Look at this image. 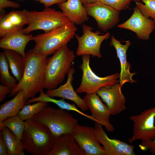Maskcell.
<instances>
[{
    "mask_svg": "<svg viewBox=\"0 0 155 155\" xmlns=\"http://www.w3.org/2000/svg\"><path fill=\"white\" fill-rule=\"evenodd\" d=\"M25 67L21 80L12 89L9 96L16 95L23 90L25 101L34 98L36 94L43 90L45 70L47 56L37 54L33 49L26 53Z\"/></svg>",
    "mask_w": 155,
    "mask_h": 155,
    "instance_id": "6da1fadb",
    "label": "cell"
},
{
    "mask_svg": "<svg viewBox=\"0 0 155 155\" xmlns=\"http://www.w3.org/2000/svg\"><path fill=\"white\" fill-rule=\"evenodd\" d=\"M25 123L22 140L24 150L34 155H48L57 137L42 123L32 119Z\"/></svg>",
    "mask_w": 155,
    "mask_h": 155,
    "instance_id": "7a4b0ae2",
    "label": "cell"
},
{
    "mask_svg": "<svg viewBox=\"0 0 155 155\" xmlns=\"http://www.w3.org/2000/svg\"><path fill=\"white\" fill-rule=\"evenodd\" d=\"M73 50L65 45L48 58L45 67L44 88H56L64 80L72 67L75 58Z\"/></svg>",
    "mask_w": 155,
    "mask_h": 155,
    "instance_id": "3957f363",
    "label": "cell"
},
{
    "mask_svg": "<svg viewBox=\"0 0 155 155\" xmlns=\"http://www.w3.org/2000/svg\"><path fill=\"white\" fill-rule=\"evenodd\" d=\"M77 30L75 24L70 22L49 31L33 36L32 40L35 44L33 49L39 55L48 56L67 45L74 36Z\"/></svg>",
    "mask_w": 155,
    "mask_h": 155,
    "instance_id": "277c9868",
    "label": "cell"
},
{
    "mask_svg": "<svg viewBox=\"0 0 155 155\" xmlns=\"http://www.w3.org/2000/svg\"><path fill=\"white\" fill-rule=\"evenodd\" d=\"M25 17L27 27L22 32L28 34L36 30L46 32L63 26L70 21L62 12L49 7H45L40 11L22 10Z\"/></svg>",
    "mask_w": 155,
    "mask_h": 155,
    "instance_id": "5b68a950",
    "label": "cell"
},
{
    "mask_svg": "<svg viewBox=\"0 0 155 155\" xmlns=\"http://www.w3.org/2000/svg\"><path fill=\"white\" fill-rule=\"evenodd\" d=\"M32 119L45 125L56 137L72 133L78 121L66 110L55 109L47 105L35 115Z\"/></svg>",
    "mask_w": 155,
    "mask_h": 155,
    "instance_id": "8992f818",
    "label": "cell"
},
{
    "mask_svg": "<svg viewBox=\"0 0 155 155\" xmlns=\"http://www.w3.org/2000/svg\"><path fill=\"white\" fill-rule=\"evenodd\" d=\"M90 55L82 56V62L79 67L82 71V75L80 84L75 90L77 94L96 93L102 88L119 82L118 73L103 77L96 75L90 67Z\"/></svg>",
    "mask_w": 155,
    "mask_h": 155,
    "instance_id": "52a82bcc",
    "label": "cell"
},
{
    "mask_svg": "<svg viewBox=\"0 0 155 155\" xmlns=\"http://www.w3.org/2000/svg\"><path fill=\"white\" fill-rule=\"evenodd\" d=\"M83 34L80 36L75 34L74 37L78 43L76 54L78 56L91 55L99 58L102 57L100 47L102 42L108 38L111 35L109 32L100 35V32L92 31L93 28L85 24H82Z\"/></svg>",
    "mask_w": 155,
    "mask_h": 155,
    "instance_id": "ba28073f",
    "label": "cell"
},
{
    "mask_svg": "<svg viewBox=\"0 0 155 155\" xmlns=\"http://www.w3.org/2000/svg\"><path fill=\"white\" fill-rule=\"evenodd\" d=\"M129 119L133 123L132 136L128 139L130 144L137 140L146 141L155 138V107L131 116Z\"/></svg>",
    "mask_w": 155,
    "mask_h": 155,
    "instance_id": "9c48e42d",
    "label": "cell"
},
{
    "mask_svg": "<svg viewBox=\"0 0 155 155\" xmlns=\"http://www.w3.org/2000/svg\"><path fill=\"white\" fill-rule=\"evenodd\" d=\"M84 7L88 15L95 19L98 27L103 31L111 29L119 21L120 11L98 1Z\"/></svg>",
    "mask_w": 155,
    "mask_h": 155,
    "instance_id": "30bf717a",
    "label": "cell"
},
{
    "mask_svg": "<svg viewBox=\"0 0 155 155\" xmlns=\"http://www.w3.org/2000/svg\"><path fill=\"white\" fill-rule=\"evenodd\" d=\"M72 133L85 155H106L96 135L94 128L81 125L78 123Z\"/></svg>",
    "mask_w": 155,
    "mask_h": 155,
    "instance_id": "8fae6325",
    "label": "cell"
},
{
    "mask_svg": "<svg viewBox=\"0 0 155 155\" xmlns=\"http://www.w3.org/2000/svg\"><path fill=\"white\" fill-rule=\"evenodd\" d=\"M118 27L131 30L136 34L139 39L146 40L149 39L150 34L155 30V22L144 16L136 6L131 17Z\"/></svg>",
    "mask_w": 155,
    "mask_h": 155,
    "instance_id": "7c38bea8",
    "label": "cell"
},
{
    "mask_svg": "<svg viewBox=\"0 0 155 155\" xmlns=\"http://www.w3.org/2000/svg\"><path fill=\"white\" fill-rule=\"evenodd\" d=\"M96 135L102 144L106 155H135L134 146L116 139H111L104 130L102 125L94 122Z\"/></svg>",
    "mask_w": 155,
    "mask_h": 155,
    "instance_id": "4fadbf2b",
    "label": "cell"
},
{
    "mask_svg": "<svg viewBox=\"0 0 155 155\" xmlns=\"http://www.w3.org/2000/svg\"><path fill=\"white\" fill-rule=\"evenodd\" d=\"M122 86L117 83L100 89L97 94L107 106L111 115L120 114L126 108L125 99L121 91Z\"/></svg>",
    "mask_w": 155,
    "mask_h": 155,
    "instance_id": "5bb4252c",
    "label": "cell"
},
{
    "mask_svg": "<svg viewBox=\"0 0 155 155\" xmlns=\"http://www.w3.org/2000/svg\"><path fill=\"white\" fill-rule=\"evenodd\" d=\"M83 99L91 116L104 126L107 131H114L115 128L110 121V111L107 105L102 103L97 93L86 94Z\"/></svg>",
    "mask_w": 155,
    "mask_h": 155,
    "instance_id": "9a60e30c",
    "label": "cell"
},
{
    "mask_svg": "<svg viewBox=\"0 0 155 155\" xmlns=\"http://www.w3.org/2000/svg\"><path fill=\"white\" fill-rule=\"evenodd\" d=\"M75 71L72 66L67 74L68 78L66 82L58 88L48 90L46 94L51 97H59L71 100L83 111H84L88 109L87 105L83 99L81 98L74 90L72 85Z\"/></svg>",
    "mask_w": 155,
    "mask_h": 155,
    "instance_id": "2e32d148",
    "label": "cell"
},
{
    "mask_svg": "<svg viewBox=\"0 0 155 155\" xmlns=\"http://www.w3.org/2000/svg\"><path fill=\"white\" fill-rule=\"evenodd\" d=\"M125 44H122L120 41L112 36L110 44V46H113L115 49L117 57L119 58L120 61L121 69L119 74V82L122 87L125 83L127 82L132 83L136 82L132 78L133 76L136 73L130 72L131 64L127 60L126 52L131 42L129 40L125 41Z\"/></svg>",
    "mask_w": 155,
    "mask_h": 155,
    "instance_id": "e0dca14e",
    "label": "cell"
},
{
    "mask_svg": "<svg viewBox=\"0 0 155 155\" xmlns=\"http://www.w3.org/2000/svg\"><path fill=\"white\" fill-rule=\"evenodd\" d=\"M48 155H85L84 151L75 140L72 133L57 137L54 145Z\"/></svg>",
    "mask_w": 155,
    "mask_h": 155,
    "instance_id": "ac0fdd59",
    "label": "cell"
},
{
    "mask_svg": "<svg viewBox=\"0 0 155 155\" xmlns=\"http://www.w3.org/2000/svg\"><path fill=\"white\" fill-rule=\"evenodd\" d=\"M24 28L11 32L1 38L0 40V47L4 50L16 51L24 57L25 49L28 43L32 40V34H24L22 32Z\"/></svg>",
    "mask_w": 155,
    "mask_h": 155,
    "instance_id": "d6986e66",
    "label": "cell"
},
{
    "mask_svg": "<svg viewBox=\"0 0 155 155\" xmlns=\"http://www.w3.org/2000/svg\"><path fill=\"white\" fill-rule=\"evenodd\" d=\"M58 6L70 22L76 25L83 24L89 18L84 6L81 0H67L57 4Z\"/></svg>",
    "mask_w": 155,
    "mask_h": 155,
    "instance_id": "ffe728a7",
    "label": "cell"
},
{
    "mask_svg": "<svg viewBox=\"0 0 155 155\" xmlns=\"http://www.w3.org/2000/svg\"><path fill=\"white\" fill-rule=\"evenodd\" d=\"M26 24V19L22 10L0 14V36L2 38L11 32L23 28Z\"/></svg>",
    "mask_w": 155,
    "mask_h": 155,
    "instance_id": "44dd1931",
    "label": "cell"
},
{
    "mask_svg": "<svg viewBox=\"0 0 155 155\" xmlns=\"http://www.w3.org/2000/svg\"><path fill=\"white\" fill-rule=\"evenodd\" d=\"M26 103L24 93L22 90L13 98L0 106V130L4 126L3 124V121L7 118L17 115Z\"/></svg>",
    "mask_w": 155,
    "mask_h": 155,
    "instance_id": "7402d4cb",
    "label": "cell"
},
{
    "mask_svg": "<svg viewBox=\"0 0 155 155\" xmlns=\"http://www.w3.org/2000/svg\"><path fill=\"white\" fill-rule=\"evenodd\" d=\"M0 131V134L7 146L8 155H25V150L21 140L5 126Z\"/></svg>",
    "mask_w": 155,
    "mask_h": 155,
    "instance_id": "603a6c76",
    "label": "cell"
},
{
    "mask_svg": "<svg viewBox=\"0 0 155 155\" xmlns=\"http://www.w3.org/2000/svg\"><path fill=\"white\" fill-rule=\"evenodd\" d=\"M4 52L11 72L19 82L23 76L25 68L24 58L19 53L14 51L5 49Z\"/></svg>",
    "mask_w": 155,
    "mask_h": 155,
    "instance_id": "cb8c5ba5",
    "label": "cell"
},
{
    "mask_svg": "<svg viewBox=\"0 0 155 155\" xmlns=\"http://www.w3.org/2000/svg\"><path fill=\"white\" fill-rule=\"evenodd\" d=\"M40 93L38 97L28 100L26 101V104H29L38 101L51 102L56 104L61 109L73 111L79 114L81 113V111L78 109L74 104H71L66 102L64 101L63 99L57 100L52 98L45 93L43 90Z\"/></svg>",
    "mask_w": 155,
    "mask_h": 155,
    "instance_id": "d4e9b609",
    "label": "cell"
},
{
    "mask_svg": "<svg viewBox=\"0 0 155 155\" xmlns=\"http://www.w3.org/2000/svg\"><path fill=\"white\" fill-rule=\"evenodd\" d=\"M9 64L4 52L0 53V81L2 84L11 90L17 80L11 75L9 70Z\"/></svg>",
    "mask_w": 155,
    "mask_h": 155,
    "instance_id": "484cf974",
    "label": "cell"
},
{
    "mask_svg": "<svg viewBox=\"0 0 155 155\" xmlns=\"http://www.w3.org/2000/svg\"><path fill=\"white\" fill-rule=\"evenodd\" d=\"M23 121L17 115L5 119L3 121V124L22 140L25 126V122Z\"/></svg>",
    "mask_w": 155,
    "mask_h": 155,
    "instance_id": "4316f807",
    "label": "cell"
},
{
    "mask_svg": "<svg viewBox=\"0 0 155 155\" xmlns=\"http://www.w3.org/2000/svg\"><path fill=\"white\" fill-rule=\"evenodd\" d=\"M47 104V102L38 101L33 104L24 105L17 115L23 121L32 119L35 115Z\"/></svg>",
    "mask_w": 155,
    "mask_h": 155,
    "instance_id": "83f0119b",
    "label": "cell"
},
{
    "mask_svg": "<svg viewBox=\"0 0 155 155\" xmlns=\"http://www.w3.org/2000/svg\"><path fill=\"white\" fill-rule=\"evenodd\" d=\"M135 2L136 6L142 14L146 17L150 18L155 22V0H141Z\"/></svg>",
    "mask_w": 155,
    "mask_h": 155,
    "instance_id": "f1b7e54d",
    "label": "cell"
},
{
    "mask_svg": "<svg viewBox=\"0 0 155 155\" xmlns=\"http://www.w3.org/2000/svg\"><path fill=\"white\" fill-rule=\"evenodd\" d=\"M131 0H98L120 11L128 9Z\"/></svg>",
    "mask_w": 155,
    "mask_h": 155,
    "instance_id": "f546056e",
    "label": "cell"
},
{
    "mask_svg": "<svg viewBox=\"0 0 155 155\" xmlns=\"http://www.w3.org/2000/svg\"><path fill=\"white\" fill-rule=\"evenodd\" d=\"M20 4L16 2L9 0H0V13H5L4 9L8 7L18 8L20 7Z\"/></svg>",
    "mask_w": 155,
    "mask_h": 155,
    "instance_id": "4dcf8cb0",
    "label": "cell"
},
{
    "mask_svg": "<svg viewBox=\"0 0 155 155\" xmlns=\"http://www.w3.org/2000/svg\"><path fill=\"white\" fill-rule=\"evenodd\" d=\"M139 146L142 150L149 149L150 152L155 154V138L152 140L141 141Z\"/></svg>",
    "mask_w": 155,
    "mask_h": 155,
    "instance_id": "1f68e13d",
    "label": "cell"
},
{
    "mask_svg": "<svg viewBox=\"0 0 155 155\" xmlns=\"http://www.w3.org/2000/svg\"><path fill=\"white\" fill-rule=\"evenodd\" d=\"M36 2L43 4L45 7H49L55 4L62 3L66 1V0H33Z\"/></svg>",
    "mask_w": 155,
    "mask_h": 155,
    "instance_id": "d6a6232c",
    "label": "cell"
},
{
    "mask_svg": "<svg viewBox=\"0 0 155 155\" xmlns=\"http://www.w3.org/2000/svg\"><path fill=\"white\" fill-rule=\"evenodd\" d=\"M11 90L7 87L0 85V102H2L6 98L7 95L10 94Z\"/></svg>",
    "mask_w": 155,
    "mask_h": 155,
    "instance_id": "836d02e7",
    "label": "cell"
},
{
    "mask_svg": "<svg viewBox=\"0 0 155 155\" xmlns=\"http://www.w3.org/2000/svg\"><path fill=\"white\" fill-rule=\"evenodd\" d=\"M0 155H8L7 146L0 134Z\"/></svg>",
    "mask_w": 155,
    "mask_h": 155,
    "instance_id": "e575fe53",
    "label": "cell"
},
{
    "mask_svg": "<svg viewBox=\"0 0 155 155\" xmlns=\"http://www.w3.org/2000/svg\"><path fill=\"white\" fill-rule=\"evenodd\" d=\"M98 0H81L84 6Z\"/></svg>",
    "mask_w": 155,
    "mask_h": 155,
    "instance_id": "d590c367",
    "label": "cell"
},
{
    "mask_svg": "<svg viewBox=\"0 0 155 155\" xmlns=\"http://www.w3.org/2000/svg\"><path fill=\"white\" fill-rule=\"evenodd\" d=\"M135 2L140 1V0H131Z\"/></svg>",
    "mask_w": 155,
    "mask_h": 155,
    "instance_id": "8d00e7d4",
    "label": "cell"
}]
</instances>
